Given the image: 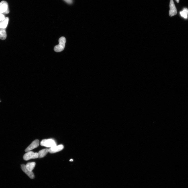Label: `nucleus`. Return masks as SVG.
<instances>
[{
  "instance_id": "nucleus-12",
  "label": "nucleus",
  "mask_w": 188,
  "mask_h": 188,
  "mask_svg": "<svg viewBox=\"0 0 188 188\" xmlns=\"http://www.w3.org/2000/svg\"><path fill=\"white\" fill-rule=\"evenodd\" d=\"M7 35L5 29H0V39L3 40L7 38Z\"/></svg>"
},
{
  "instance_id": "nucleus-9",
  "label": "nucleus",
  "mask_w": 188,
  "mask_h": 188,
  "mask_svg": "<svg viewBox=\"0 0 188 188\" xmlns=\"http://www.w3.org/2000/svg\"><path fill=\"white\" fill-rule=\"evenodd\" d=\"M9 21V18L8 17L0 22V29H5L7 27Z\"/></svg>"
},
{
  "instance_id": "nucleus-2",
  "label": "nucleus",
  "mask_w": 188,
  "mask_h": 188,
  "mask_svg": "<svg viewBox=\"0 0 188 188\" xmlns=\"http://www.w3.org/2000/svg\"><path fill=\"white\" fill-rule=\"evenodd\" d=\"M9 5L7 2L3 1L0 3V13L4 14H7L9 13Z\"/></svg>"
},
{
  "instance_id": "nucleus-3",
  "label": "nucleus",
  "mask_w": 188,
  "mask_h": 188,
  "mask_svg": "<svg viewBox=\"0 0 188 188\" xmlns=\"http://www.w3.org/2000/svg\"><path fill=\"white\" fill-rule=\"evenodd\" d=\"M41 146L49 148L56 145L55 141L52 139H46L42 140L40 142Z\"/></svg>"
},
{
  "instance_id": "nucleus-18",
  "label": "nucleus",
  "mask_w": 188,
  "mask_h": 188,
  "mask_svg": "<svg viewBox=\"0 0 188 188\" xmlns=\"http://www.w3.org/2000/svg\"><path fill=\"white\" fill-rule=\"evenodd\" d=\"M73 161V160L72 159H71V160L70 161Z\"/></svg>"
},
{
  "instance_id": "nucleus-6",
  "label": "nucleus",
  "mask_w": 188,
  "mask_h": 188,
  "mask_svg": "<svg viewBox=\"0 0 188 188\" xmlns=\"http://www.w3.org/2000/svg\"><path fill=\"white\" fill-rule=\"evenodd\" d=\"M64 148V146L62 145H56L50 148L49 149V152L51 153H56L62 150Z\"/></svg>"
},
{
  "instance_id": "nucleus-14",
  "label": "nucleus",
  "mask_w": 188,
  "mask_h": 188,
  "mask_svg": "<svg viewBox=\"0 0 188 188\" xmlns=\"http://www.w3.org/2000/svg\"><path fill=\"white\" fill-rule=\"evenodd\" d=\"M5 18L4 14L0 13V22L2 21Z\"/></svg>"
},
{
  "instance_id": "nucleus-10",
  "label": "nucleus",
  "mask_w": 188,
  "mask_h": 188,
  "mask_svg": "<svg viewBox=\"0 0 188 188\" xmlns=\"http://www.w3.org/2000/svg\"><path fill=\"white\" fill-rule=\"evenodd\" d=\"M49 152V149H44L39 151L38 153L39 155L38 158H42L44 157Z\"/></svg>"
},
{
  "instance_id": "nucleus-4",
  "label": "nucleus",
  "mask_w": 188,
  "mask_h": 188,
  "mask_svg": "<svg viewBox=\"0 0 188 188\" xmlns=\"http://www.w3.org/2000/svg\"><path fill=\"white\" fill-rule=\"evenodd\" d=\"M38 153H34L32 151H29L24 155L23 158L24 160L27 161L31 159H36L38 158Z\"/></svg>"
},
{
  "instance_id": "nucleus-1",
  "label": "nucleus",
  "mask_w": 188,
  "mask_h": 188,
  "mask_svg": "<svg viewBox=\"0 0 188 188\" xmlns=\"http://www.w3.org/2000/svg\"><path fill=\"white\" fill-rule=\"evenodd\" d=\"M66 40L64 37L60 38L59 40V44L54 47V51L56 52H59L63 51L65 47Z\"/></svg>"
},
{
  "instance_id": "nucleus-5",
  "label": "nucleus",
  "mask_w": 188,
  "mask_h": 188,
  "mask_svg": "<svg viewBox=\"0 0 188 188\" xmlns=\"http://www.w3.org/2000/svg\"><path fill=\"white\" fill-rule=\"evenodd\" d=\"M170 10L169 11V15L170 17H172L177 13V10L173 0H170Z\"/></svg>"
},
{
  "instance_id": "nucleus-8",
  "label": "nucleus",
  "mask_w": 188,
  "mask_h": 188,
  "mask_svg": "<svg viewBox=\"0 0 188 188\" xmlns=\"http://www.w3.org/2000/svg\"><path fill=\"white\" fill-rule=\"evenodd\" d=\"M21 168L24 172L31 179L35 178V175L32 171H30L27 170L26 167V165L23 164L21 165Z\"/></svg>"
},
{
  "instance_id": "nucleus-11",
  "label": "nucleus",
  "mask_w": 188,
  "mask_h": 188,
  "mask_svg": "<svg viewBox=\"0 0 188 188\" xmlns=\"http://www.w3.org/2000/svg\"><path fill=\"white\" fill-rule=\"evenodd\" d=\"M36 165V163L34 162H28L26 165L27 169L28 171H32L33 170Z\"/></svg>"
},
{
  "instance_id": "nucleus-16",
  "label": "nucleus",
  "mask_w": 188,
  "mask_h": 188,
  "mask_svg": "<svg viewBox=\"0 0 188 188\" xmlns=\"http://www.w3.org/2000/svg\"><path fill=\"white\" fill-rule=\"evenodd\" d=\"M183 11L185 12L187 14H188V9H187V8H184Z\"/></svg>"
},
{
  "instance_id": "nucleus-17",
  "label": "nucleus",
  "mask_w": 188,
  "mask_h": 188,
  "mask_svg": "<svg viewBox=\"0 0 188 188\" xmlns=\"http://www.w3.org/2000/svg\"><path fill=\"white\" fill-rule=\"evenodd\" d=\"M175 0L176 1V2H177V3H179V0Z\"/></svg>"
},
{
  "instance_id": "nucleus-13",
  "label": "nucleus",
  "mask_w": 188,
  "mask_h": 188,
  "mask_svg": "<svg viewBox=\"0 0 188 188\" xmlns=\"http://www.w3.org/2000/svg\"><path fill=\"white\" fill-rule=\"evenodd\" d=\"M180 15L182 17L185 19H186L188 17L187 14L183 11H182L180 13Z\"/></svg>"
},
{
  "instance_id": "nucleus-15",
  "label": "nucleus",
  "mask_w": 188,
  "mask_h": 188,
  "mask_svg": "<svg viewBox=\"0 0 188 188\" xmlns=\"http://www.w3.org/2000/svg\"><path fill=\"white\" fill-rule=\"evenodd\" d=\"M63 0L67 3L70 4H71L73 2V0Z\"/></svg>"
},
{
  "instance_id": "nucleus-7",
  "label": "nucleus",
  "mask_w": 188,
  "mask_h": 188,
  "mask_svg": "<svg viewBox=\"0 0 188 188\" xmlns=\"http://www.w3.org/2000/svg\"><path fill=\"white\" fill-rule=\"evenodd\" d=\"M39 145V141L38 140H36L32 143L25 150V152H27L35 148H37Z\"/></svg>"
}]
</instances>
